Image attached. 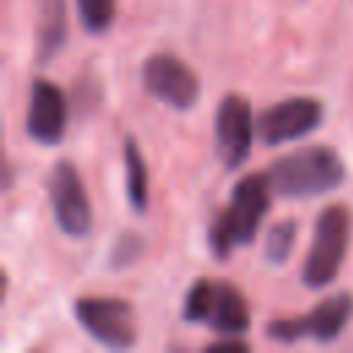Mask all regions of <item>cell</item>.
I'll return each instance as SVG.
<instances>
[{"mask_svg":"<svg viewBox=\"0 0 353 353\" xmlns=\"http://www.w3.org/2000/svg\"><path fill=\"white\" fill-rule=\"evenodd\" d=\"M270 182L268 174H248L243 176L229 204L218 212V218L210 226V248L218 259L229 256L234 245H245L254 240L268 207H270Z\"/></svg>","mask_w":353,"mask_h":353,"instance_id":"obj_2","label":"cell"},{"mask_svg":"<svg viewBox=\"0 0 353 353\" xmlns=\"http://www.w3.org/2000/svg\"><path fill=\"white\" fill-rule=\"evenodd\" d=\"M295 223L292 221H279L268 229L265 234V259L270 265H281L290 251H292V243H295Z\"/></svg>","mask_w":353,"mask_h":353,"instance_id":"obj_14","label":"cell"},{"mask_svg":"<svg viewBox=\"0 0 353 353\" xmlns=\"http://www.w3.org/2000/svg\"><path fill=\"white\" fill-rule=\"evenodd\" d=\"M66 41V3L39 0L36 3V61L47 63L61 52Z\"/></svg>","mask_w":353,"mask_h":353,"instance_id":"obj_12","label":"cell"},{"mask_svg":"<svg viewBox=\"0 0 353 353\" xmlns=\"http://www.w3.org/2000/svg\"><path fill=\"white\" fill-rule=\"evenodd\" d=\"M141 80L146 94L160 99L174 110H190L199 99V77L196 72L171 52H154L143 61Z\"/></svg>","mask_w":353,"mask_h":353,"instance_id":"obj_8","label":"cell"},{"mask_svg":"<svg viewBox=\"0 0 353 353\" xmlns=\"http://www.w3.org/2000/svg\"><path fill=\"white\" fill-rule=\"evenodd\" d=\"M141 237L138 234H121L113 245V254H110V265L113 268H124V265H132V259L141 254Z\"/></svg>","mask_w":353,"mask_h":353,"instance_id":"obj_16","label":"cell"},{"mask_svg":"<svg viewBox=\"0 0 353 353\" xmlns=\"http://www.w3.org/2000/svg\"><path fill=\"white\" fill-rule=\"evenodd\" d=\"M353 317V295L336 292L325 301H320L309 314L301 317H281L268 323V336L279 342H295V339H317V342H334L347 320Z\"/></svg>","mask_w":353,"mask_h":353,"instance_id":"obj_6","label":"cell"},{"mask_svg":"<svg viewBox=\"0 0 353 353\" xmlns=\"http://www.w3.org/2000/svg\"><path fill=\"white\" fill-rule=\"evenodd\" d=\"M268 182L281 199H312L345 182V163L328 146H306L279 157L268 171Z\"/></svg>","mask_w":353,"mask_h":353,"instance_id":"obj_1","label":"cell"},{"mask_svg":"<svg viewBox=\"0 0 353 353\" xmlns=\"http://www.w3.org/2000/svg\"><path fill=\"white\" fill-rule=\"evenodd\" d=\"M207 350H212V353H223V350H237V353H245V350H248V345H245L243 339H221V342L210 345Z\"/></svg>","mask_w":353,"mask_h":353,"instance_id":"obj_17","label":"cell"},{"mask_svg":"<svg viewBox=\"0 0 353 353\" xmlns=\"http://www.w3.org/2000/svg\"><path fill=\"white\" fill-rule=\"evenodd\" d=\"M254 135H256V121L251 116L248 99L237 94H226L215 108V146L226 171H234L245 163Z\"/></svg>","mask_w":353,"mask_h":353,"instance_id":"obj_9","label":"cell"},{"mask_svg":"<svg viewBox=\"0 0 353 353\" xmlns=\"http://www.w3.org/2000/svg\"><path fill=\"white\" fill-rule=\"evenodd\" d=\"M47 193L58 229L74 240L91 232V201L77 168L69 160H58L47 176Z\"/></svg>","mask_w":353,"mask_h":353,"instance_id":"obj_7","label":"cell"},{"mask_svg":"<svg viewBox=\"0 0 353 353\" xmlns=\"http://www.w3.org/2000/svg\"><path fill=\"white\" fill-rule=\"evenodd\" d=\"M124 182H127V201L135 212H146L149 204V176L146 163L132 138L124 141Z\"/></svg>","mask_w":353,"mask_h":353,"instance_id":"obj_13","label":"cell"},{"mask_svg":"<svg viewBox=\"0 0 353 353\" xmlns=\"http://www.w3.org/2000/svg\"><path fill=\"white\" fill-rule=\"evenodd\" d=\"M182 317L188 323H204L221 336H243L251 325V312L243 292L229 281L196 279L185 295Z\"/></svg>","mask_w":353,"mask_h":353,"instance_id":"obj_3","label":"cell"},{"mask_svg":"<svg viewBox=\"0 0 353 353\" xmlns=\"http://www.w3.org/2000/svg\"><path fill=\"white\" fill-rule=\"evenodd\" d=\"M66 97L50 80H36L30 88V102L25 113V132L44 146L61 143L66 132Z\"/></svg>","mask_w":353,"mask_h":353,"instance_id":"obj_11","label":"cell"},{"mask_svg":"<svg viewBox=\"0 0 353 353\" xmlns=\"http://www.w3.org/2000/svg\"><path fill=\"white\" fill-rule=\"evenodd\" d=\"M74 6H77L83 28L88 33H105L116 14L113 0H74Z\"/></svg>","mask_w":353,"mask_h":353,"instance_id":"obj_15","label":"cell"},{"mask_svg":"<svg viewBox=\"0 0 353 353\" xmlns=\"http://www.w3.org/2000/svg\"><path fill=\"white\" fill-rule=\"evenodd\" d=\"M350 243V212L342 204L325 207L317 221H314V234H312V248L303 259V284L306 287H328L345 262Z\"/></svg>","mask_w":353,"mask_h":353,"instance_id":"obj_4","label":"cell"},{"mask_svg":"<svg viewBox=\"0 0 353 353\" xmlns=\"http://www.w3.org/2000/svg\"><path fill=\"white\" fill-rule=\"evenodd\" d=\"M74 317L88 336L110 350H127L135 345V317L132 306L121 298H97L85 295L74 301Z\"/></svg>","mask_w":353,"mask_h":353,"instance_id":"obj_5","label":"cell"},{"mask_svg":"<svg viewBox=\"0 0 353 353\" xmlns=\"http://www.w3.org/2000/svg\"><path fill=\"white\" fill-rule=\"evenodd\" d=\"M323 121V105L314 97H290L270 105L256 119V135L268 146H279L309 135Z\"/></svg>","mask_w":353,"mask_h":353,"instance_id":"obj_10","label":"cell"}]
</instances>
